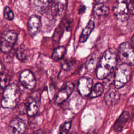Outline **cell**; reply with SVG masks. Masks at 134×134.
<instances>
[{
  "label": "cell",
  "mask_w": 134,
  "mask_h": 134,
  "mask_svg": "<svg viewBox=\"0 0 134 134\" xmlns=\"http://www.w3.org/2000/svg\"><path fill=\"white\" fill-rule=\"evenodd\" d=\"M117 55L111 49H107L100 58L96 69V76L98 79L103 80L110 75L116 66Z\"/></svg>",
  "instance_id": "1"
},
{
  "label": "cell",
  "mask_w": 134,
  "mask_h": 134,
  "mask_svg": "<svg viewBox=\"0 0 134 134\" xmlns=\"http://www.w3.org/2000/svg\"><path fill=\"white\" fill-rule=\"evenodd\" d=\"M20 97L19 87L15 84H9L3 92L1 105L3 108L14 109L18 105Z\"/></svg>",
  "instance_id": "2"
},
{
  "label": "cell",
  "mask_w": 134,
  "mask_h": 134,
  "mask_svg": "<svg viewBox=\"0 0 134 134\" xmlns=\"http://www.w3.org/2000/svg\"><path fill=\"white\" fill-rule=\"evenodd\" d=\"M132 71L130 66L125 63L120 64L116 69L114 74V84L117 89L123 87L130 80Z\"/></svg>",
  "instance_id": "3"
},
{
  "label": "cell",
  "mask_w": 134,
  "mask_h": 134,
  "mask_svg": "<svg viewBox=\"0 0 134 134\" xmlns=\"http://www.w3.org/2000/svg\"><path fill=\"white\" fill-rule=\"evenodd\" d=\"M118 57L123 63L130 66L134 65V49L129 42L120 44L118 48Z\"/></svg>",
  "instance_id": "4"
},
{
  "label": "cell",
  "mask_w": 134,
  "mask_h": 134,
  "mask_svg": "<svg viewBox=\"0 0 134 134\" xmlns=\"http://www.w3.org/2000/svg\"><path fill=\"white\" fill-rule=\"evenodd\" d=\"M17 38V34L13 30L4 31L1 37V50L7 53L10 52L14 47Z\"/></svg>",
  "instance_id": "5"
},
{
  "label": "cell",
  "mask_w": 134,
  "mask_h": 134,
  "mask_svg": "<svg viewBox=\"0 0 134 134\" xmlns=\"http://www.w3.org/2000/svg\"><path fill=\"white\" fill-rule=\"evenodd\" d=\"M113 12L117 19L120 21L127 20L129 17V10L126 2H117L113 7Z\"/></svg>",
  "instance_id": "6"
},
{
  "label": "cell",
  "mask_w": 134,
  "mask_h": 134,
  "mask_svg": "<svg viewBox=\"0 0 134 134\" xmlns=\"http://www.w3.org/2000/svg\"><path fill=\"white\" fill-rule=\"evenodd\" d=\"M74 88V85L73 83L67 82L64 87L58 92L54 99L55 104L60 105L66 100L72 93Z\"/></svg>",
  "instance_id": "7"
},
{
  "label": "cell",
  "mask_w": 134,
  "mask_h": 134,
  "mask_svg": "<svg viewBox=\"0 0 134 134\" xmlns=\"http://www.w3.org/2000/svg\"><path fill=\"white\" fill-rule=\"evenodd\" d=\"M27 128L24 121L19 117L14 118L8 127V134H24Z\"/></svg>",
  "instance_id": "8"
},
{
  "label": "cell",
  "mask_w": 134,
  "mask_h": 134,
  "mask_svg": "<svg viewBox=\"0 0 134 134\" xmlns=\"http://www.w3.org/2000/svg\"><path fill=\"white\" fill-rule=\"evenodd\" d=\"M67 0H54L51 7V14L53 18L62 17L65 13L67 8Z\"/></svg>",
  "instance_id": "9"
},
{
  "label": "cell",
  "mask_w": 134,
  "mask_h": 134,
  "mask_svg": "<svg viewBox=\"0 0 134 134\" xmlns=\"http://www.w3.org/2000/svg\"><path fill=\"white\" fill-rule=\"evenodd\" d=\"M93 81L89 77H82L78 81L77 90L79 94L83 96L90 95L93 89Z\"/></svg>",
  "instance_id": "10"
},
{
  "label": "cell",
  "mask_w": 134,
  "mask_h": 134,
  "mask_svg": "<svg viewBox=\"0 0 134 134\" xmlns=\"http://www.w3.org/2000/svg\"><path fill=\"white\" fill-rule=\"evenodd\" d=\"M19 80L23 86L27 90H33L36 81L34 74L29 70L23 71L19 76Z\"/></svg>",
  "instance_id": "11"
},
{
  "label": "cell",
  "mask_w": 134,
  "mask_h": 134,
  "mask_svg": "<svg viewBox=\"0 0 134 134\" xmlns=\"http://www.w3.org/2000/svg\"><path fill=\"white\" fill-rule=\"evenodd\" d=\"M28 30L29 35L34 37L39 32L42 26L40 18L36 15H31L28 21Z\"/></svg>",
  "instance_id": "12"
},
{
  "label": "cell",
  "mask_w": 134,
  "mask_h": 134,
  "mask_svg": "<svg viewBox=\"0 0 134 134\" xmlns=\"http://www.w3.org/2000/svg\"><path fill=\"white\" fill-rule=\"evenodd\" d=\"M120 95L116 88H109L105 93L104 100L106 104L109 106L117 105L120 100Z\"/></svg>",
  "instance_id": "13"
},
{
  "label": "cell",
  "mask_w": 134,
  "mask_h": 134,
  "mask_svg": "<svg viewBox=\"0 0 134 134\" xmlns=\"http://www.w3.org/2000/svg\"><path fill=\"white\" fill-rule=\"evenodd\" d=\"M26 112L28 116H34L36 115L39 110L37 101L34 96H29L26 100L25 103Z\"/></svg>",
  "instance_id": "14"
},
{
  "label": "cell",
  "mask_w": 134,
  "mask_h": 134,
  "mask_svg": "<svg viewBox=\"0 0 134 134\" xmlns=\"http://www.w3.org/2000/svg\"><path fill=\"white\" fill-rule=\"evenodd\" d=\"M100 59L98 51H95L86 62V68L87 71L91 73L97 69Z\"/></svg>",
  "instance_id": "15"
},
{
  "label": "cell",
  "mask_w": 134,
  "mask_h": 134,
  "mask_svg": "<svg viewBox=\"0 0 134 134\" xmlns=\"http://www.w3.org/2000/svg\"><path fill=\"white\" fill-rule=\"evenodd\" d=\"M129 113L127 110L124 111L120 115L116 120L114 126V129L116 132H120L122 130L129 118Z\"/></svg>",
  "instance_id": "16"
},
{
  "label": "cell",
  "mask_w": 134,
  "mask_h": 134,
  "mask_svg": "<svg viewBox=\"0 0 134 134\" xmlns=\"http://www.w3.org/2000/svg\"><path fill=\"white\" fill-rule=\"evenodd\" d=\"M109 8L102 3H98L93 8V14L95 18H100L104 17L109 14Z\"/></svg>",
  "instance_id": "17"
},
{
  "label": "cell",
  "mask_w": 134,
  "mask_h": 134,
  "mask_svg": "<svg viewBox=\"0 0 134 134\" xmlns=\"http://www.w3.org/2000/svg\"><path fill=\"white\" fill-rule=\"evenodd\" d=\"M95 27V24L94 22L92 20H90L88 22L86 26L83 29L80 38H79V42L81 43H83L85 42L87 38H88L90 35L93 30Z\"/></svg>",
  "instance_id": "18"
},
{
  "label": "cell",
  "mask_w": 134,
  "mask_h": 134,
  "mask_svg": "<svg viewBox=\"0 0 134 134\" xmlns=\"http://www.w3.org/2000/svg\"><path fill=\"white\" fill-rule=\"evenodd\" d=\"M52 0H33L35 8L40 12L44 10L49 6Z\"/></svg>",
  "instance_id": "19"
},
{
  "label": "cell",
  "mask_w": 134,
  "mask_h": 134,
  "mask_svg": "<svg viewBox=\"0 0 134 134\" xmlns=\"http://www.w3.org/2000/svg\"><path fill=\"white\" fill-rule=\"evenodd\" d=\"M65 23L64 21H62L60 23L58 26L53 36V41L56 44L58 43L62 36V34L64 31V29L65 27Z\"/></svg>",
  "instance_id": "20"
},
{
  "label": "cell",
  "mask_w": 134,
  "mask_h": 134,
  "mask_svg": "<svg viewBox=\"0 0 134 134\" xmlns=\"http://www.w3.org/2000/svg\"><path fill=\"white\" fill-rule=\"evenodd\" d=\"M104 86L103 84L100 83H98L95 84L94 87L93 88L90 95V98H95L100 96L104 90Z\"/></svg>",
  "instance_id": "21"
},
{
  "label": "cell",
  "mask_w": 134,
  "mask_h": 134,
  "mask_svg": "<svg viewBox=\"0 0 134 134\" xmlns=\"http://www.w3.org/2000/svg\"><path fill=\"white\" fill-rule=\"evenodd\" d=\"M65 53V48L63 46H59L54 50L52 54V58L55 61H59L64 57Z\"/></svg>",
  "instance_id": "22"
},
{
  "label": "cell",
  "mask_w": 134,
  "mask_h": 134,
  "mask_svg": "<svg viewBox=\"0 0 134 134\" xmlns=\"http://www.w3.org/2000/svg\"><path fill=\"white\" fill-rule=\"evenodd\" d=\"M16 56L19 60L22 62H25L28 57V53L26 48L24 45L20 46L16 51Z\"/></svg>",
  "instance_id": "23"
},
{
  "label": "cell",
  "mask_w": 134,
  "mask_h": 134,
  "mask_svg": "<svg viewBox=\"0 0 134 134\" xmlns=\"http://www.w3.org/2000/svg\"><path fill=\"white\" fill-rule=\"evenodd\" d=\"M72 121H66L62 124L59 127L58 134H68L71 127Z\"/></svg>",
  "instance_id": "24"
},
{
  "label": "cell",
  "mask_w": 134,
  "mask_h": 134,
  "mask_svg": "<svg viewBox=\"0 0 134 134\" xmlns=\"http://www.w3.org/2000/svg\"><path fill=\"white\" fill-rule=\"evenodd\" d=\"M9 76L5 73L1 72V88H5L9 84Z\"/></svg>",
  "instance_id": "25"
},
{
  "label": "cell",
  "mask_w": 134,
  "mask_h": 134,
  "mask_svg": "<svg viewBox=\"0 0 134 134\" xmlns=\"http://www.w3.org/2000/svg\"><path fill=\"white\" fill-rule=\"evenodd\" d=\"M4 17L8 20H12L14 18V12L8 6L5 7L4 9Z\"/></svg>",
  "instance_id": "26"
},
{
  "label": "cell",
  "mask_w": 134,
  "mask_h": 134,
  "mask_svg": "<svg viewBox=\"0 0 134 134\" xmlns=\"http://www.w3.org/2000/svg\"><path fill=\"white\" fill-rule=\"evenodd\" d=\"M126 4L129 13L134 15V0H127Z\"/></svg>",
  "instance_id": "27"
},
{
  "label": "cell",
  "mask_w": 134,
  "mask_h": 134,
  "mask_svg": "<svg viewBox=\"0 0 134 134\" xmlns=\"http://www.w3.org/2000/svg\"><path fill=\"white\" fill-rule=\"evenodd\" d=\"M11 52V51H10ZM9 52V53H6V54L4 56V59L5 60L6 62H9L12 59V58H13V55H12L11 54V53Z\"/></svg>",
  "instance_id": "28"
},
{
  "label": "cell",
  "mask_w": 134,
  "mask_h": 134,
  "mask_svg": "<svg viewBox=\"0 0 134 134\" xmlns=\"http://www.w3.org/2000/svg\"><path fill=\"white\" fill-rule=\"evenodd\" d=\"M71 66V63L69 62H65L64 64H63L62 65V69L65 71H68L69 70H70Z\"/></svg>",
  "instance_id": "29"
},
{
  "label": "cell",
  "mask_w": 134,
  "mask_h": 134,
  "mask_svg": "<svg viewBox=\"0 0 134 134\" xmlns=\"http://www.w3.org/2000/svg\"><path fill=\"white\" fill-rule=\"evenodd\" d=\"M33 134H43V132L41 129H39L35 131Z\"/></svg>",
  "instance_id": "30"
},
{
  "label": "cell",
  "mask_w": 134,
  "mask_h": 134,
  "mask_svg": "<svg viewBox=\"0 0 134 134\" xmlns=\"http://www.w3.org/2000/svg\"><path fill=\"white\" fill-rule=\"evenodd\" d=\"M96 2H97L98 3H106L109 0H95Z\"/></svg>",
  "instance_id": "31"
},
{
  "label": "cell",
  "mask_w": 134,
  "mask_h": 134,
  "mask_svg": "<svg viewBox=\"0 0 134 134\" xmlns=\"http://www.w3.org/2000/svg\"><path fill=\"white\" fill-rule=\"evenodd\" d=\"M131 43H132V46L134 49V35L132 36V37L131 38Z\"/></svg>",
  "instance_id": "32"
},
{
  "label": "cell",
  "mask_w": 134,
  "mask_h": 134,
  "mask_svg": "<svg viewBox=\"0 0 134 134\" xmlns=\"http://www.w3.org/2000/svg\"><path fill=\"white\" fill-rule=\"evenodd\" d=\"M87 134H94L93 133H87Z\"/></svg>",
  "instance_id": "33"
}]
</instances>
